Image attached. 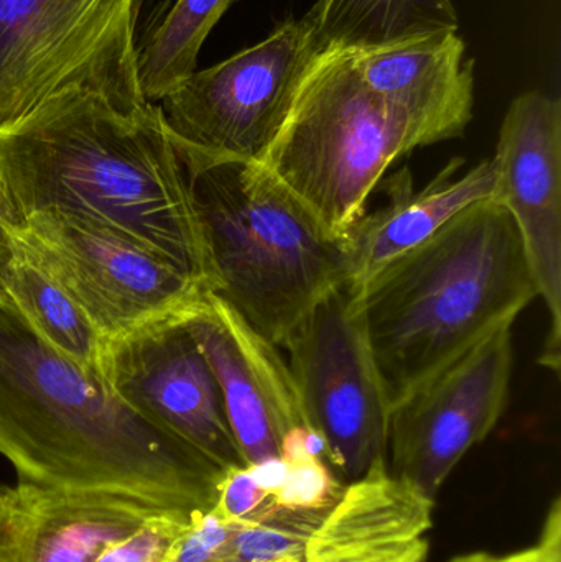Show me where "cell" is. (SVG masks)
<instances>
[{
	"label": "cell",
	"instance_id": "obj_1",
	"mask_svg": "<svg viewBox=\"0 0 561 562\" xmlns=\"http://www.w3.org/2000/svg\"><path fill=\"white\" fill-rule=\"evenodd\" d=\"M35 214L114 234L207 290L187 178L157 104L125 112L75 89L2 128L0 224Z\"/></svg>",
	"mask_w": 561,
	"mask_h": 562
},
{
	"label": "cell",
	"instance_id": "obj_2",
	"mask_svg": "<svg viewBox=\"0 0 561 562\" xmlns=\"http://www.w3.org/2000/svg\"><path fill=\"white\" fill-rule=\"evenodd\" d=\"M0 454L19 481L197 515L224 472L53 349L0 288Z\"/></svg>",
	"mask_w": 561,
	"mask_h": 562
},
{
	"label": "cell",
	"instance_id": "obj_3",
	"mask_svg": "<svg viewBox=\"0 0 561 562\" xmlns=\"http://www.w3.org/2000/svg\"><path fill=\"white\" fill-rule=\"evenodd\" d=\"M351 291L391 406L540 296L519 231L493 200Z\"/></svg>",
	"mask_w": 561,
	"mask_h": 562
},
{
	"label": "cell",
	"instance_id": "obj_4",
	"mask_svg": "<svg viewBox=\"0 0 561 562\" xmlns=\"http://www.w3.org/2000/svg\"><path fill=\"white\" fill-rule=\"evenodd\" d=\"M175 148L206 254L207 290L282 347L326 294L349 284L348 239L266 165Z\"/></svg>",
	"mask_w": 561,
	"mask_h": 562
},
{
	"label": "cell",
	"instance_id": "obj_5",
	"mask_svg": "<svg viewBox=\"0 0 561 562\" xmlns=\"http://www.w3.org/2000/svg\"><path fill=\"white\" fill-rule=\"evenodd\" d=\"M428 145L420 124L364 85L352 53L325 49L262 165L348 239L388 168Z\"/></svg>",
	"mask_w": 561,
	"mask_h": 562
},
{
	"label": "cell",
	"instance_id": "obj_6",
	"mask_svg": "<svg viewBox=\"0 0 561 562\" xmlns=\"http://www.w3.org/2000/svg\"><path fill=\"white\" fill-rule=\"evenodd\" d=\"M145 0H0V131L66 91L125 112L147 108L138 82Z\"/></svg>",
	"mask_w": 561,
	"mask_h": 562
},
{
	"label": "cell",
	"instance_id": "obj_7",
	"mask_svg": "<svg viewBox=\"0 0 561 562\" xmlns=\"http://www.w3.org/2000/svg\"><path fill=\"white\" fill-rule=\"evenodd\" d=\"M322 52L308 12L194 71L157 104L171 140L211 157L262 164Z\"/></svg>",
	"mask_w": 561,
	"mask_h": 562
},
{
	"label": "cell",
	"instance_id": "obj_8",
	"mask_svg": "<svg viewBox=\"0 0 561 562\" xmlns=\"http://www.w3.org/2000/svg\"><path fill=\"white\" fill-rule=\"evenodd\" d=\"M0 231L3 243L55 281L105 339L191 313L210 293L157 254L88 224L35 214Z\"/></svg>",
	"mask_w": 561,
	"mask_h": 562
},
{
	"label": "cell",
	"instance_id": "obj_9",
	"mask_svg": "<svg viewBox=\"0 0 561 562\" xmlns=\"http://www.w3.org/2000/svg\"><path fill=\"white\" fill-rule=\"evenodd\" d=\"M282 349L306 422L341 477L356 481L385 461L391 403L349 284L326 294Z\"/></svg>",
	"mask_w": 561,
	"mask_h": 562
},
{
	"label": "cell",
	"instance_id": "obj_10",
	"mask_svg": "<svg viewBox=\"0 0 561 562\" xmlns=\"http://www.w3.org/2000/svg\"><path fill=\"white\" fill-rule=\"evenodd\" d=\"M513 359V326H504L395 402L389 471L435 501L464 454L503 416Z\"/></svg>",
	"mask_w": 561,
	"mask_h": 562
},
{
	"label": "cell",
	"instance_id": "obj_11",
	"mask_svg": "<svg viewBox=\"0 0 561 562\" xmlns=\"http://www.w3.org/2000/svg\"><path fill=\"white\" fill-rule=\"evenodd\" d=\"M188 314L105 339L102 375L127 405L226 474L247 462L231 429L220 382L188 327Z\"/></svg>",
	"mask_w": 561,
	"mask_h": 562
},
{
	"label": "cell",
	"instance_id": "obj_12",
	"mask_svg": "<svg viewBox=\"0 0 561 562\" xmlns=\"http://www.w3.org/2000/svg\"><path fill=\"white\" fill-rule=\"evenodd\" d=\"M494 203L513 217L550 314L540 363L559 375L561 346V101L539 91L510 102L493 160Z\"/></svg>",
	"mask_w": 561,
	"mask_h": 562
},
{
	"label": "cell",
	"instance_id": "obj_13",
	"mask_svg": "<svg viewBox=\"0 0 561 562\" xmlns=\"http://www.w3.org/2000/svg\"><path fill=\"white\" fill-rule=\"evenodd\" d=\"M187 324L220 382L227 419L247 465L280 459L290 431L310 428L280 347L206 293Z\"/></svg>",
	"mask_w": 561,
	"mask_h": 562
},
{
	"label": "cell",
	"instance_id": "obj_14",
	"mask_svg": "<svg viewBox=\"0 0 561 562\" xmlns=\"http://www.w3.org/2000/svg\"><path fill=\"white\" fill-rule=\"evenodd\" d=\"M164 512L122 495L0 484V562H96Z\"/></svg>",
	"mask_w": 561,
	"mask_h": 562
},
{
	"label": "cell",
	"instance_id": "obj_15",
	"mask_svg": "<svg viewBox=\"0 0 561 562\" xmlns=\"http://www.w3.org/2000/svg\"><path fill=\"white\" fill-rule=\"evenodd\" d=\"M435 501L379 461L343 488L300 562H425Z\"/></svg>",
	"mask_w": 561,
	"mask_h": 562
},
{
	"label": "cell",
	"instance_id": "obj_16",
	"mask_svg": "<svg viewBox=\"0 0 561 562\" xmlns=\"http://www.w3.org/2000/svg\"><path fill=\"white\" fill-rule=\"evenodd\" d=\"M458 32H441L394 48L352 53L364 85L397 105L434 144L463 137L473 119L474 59Z\"/></svg>",
	"mask_w": 561,
	"mask_h": 562
},
{
	"label": "cell",
	"instance_id": "obj_17",
	"mask_svg": "<svg viewBox=\"0 0 561 562\" xmlns=\"http://www.w3.org/2000/svg\"><path fill=\"white\" fill-rule=\"evenodd\" d=\"M463 164V158H455L418 191L412 188L408 170L395 175L389 203L364 214L348 233L349 286H361L382 267L434 236L451 217L493 198L491 160L480 161L458 177Z\"/></svg>",
	"mask_w": 561,
	"mask_h": 562
},
{
	"label": "cell",
	"instance_id": "obj_18",
	"mask_svg": "<svg viewBox=\"0 0 561 562\" xmlns=\"http://www.w3.org/2000/svg\"><path fill=\"white\" fill-rule=\"evenodd\" d=\"M310 13L323 52H379L460 29L451 0H318Z\"/></svg>",
	"mask_w": 561,
	"mask_h": 562
},
{
	"label": "cell",
	"instance_id": "obj_19",
	"mask_svg": "<svg viewBox=\"0 0 561 562\" xmlns=\"http://www.w3.org/2000/svg\"><path fill=\"white\" fill-rule=\"evenodd\" d=\"M0 288L53 349L104 376L105 337L55 281L5 243L0 249Z\"/></svg>",
	"mask_w": 561,
	"mask_h": 562
},
{
	"label": "cell",
	"instance_id": "obj_20",
	"mask_svg": "<svg viewBox=\"0 0 561 562\" xmlns=\"http://www.w3.org/2000/svg\"><path fill=\"white\" fill-rule=\"evenodd\" d=\"M236 0H177L138 49V82L152 104L197 71L207 35Z\"/></svg>",
	"mask_w": 561,
	"mask_h": 562
},
{
	"label": "cell",
	"instance_id": "obj_21",
	"mask_svg": "<svg viewBox=\"0 0 561 562\" xmlns=\"http://www.w3.org/2000/svg\"><path fill=\"white\" fill-rule=\"evenodd\" d=\"M287 464L282 484L269 494L273 507L300 515L323 517L338 502L343 488L323 458L283 461Z\"/></svg>",
	"mask_w": 561,
	"mask_h": 562
},
{
	"label": "cell",
	"instance_id": "obj_22",
	"mask_svg": "<svg viewBox=\"0 0 561 562\" xmlns=\"http://www.w3.org/2000/svg\"><path fill=\"white\" fill-rule=\"evenodd\" d=\"M194 515L164 512L131 537L112 544L96 562H171Z\"/></svg>",
	"mask_w": 561,
	"mask_h": 562
},
{
	"label": "cell",
	"instance_id": "obj_23",
	"mask_svg": "<svg viewBox=\"0 0 561 562\" xmlns=\"http://www.w3.org/2000/svg\"><path fill=\"white\" fill-rule=\"evenodd\" d=\"M246 520H229L214 508L197 514L171 562H224L231 541Z\"/></svg>",
	"mask_w": 561,
	"mask_h": 562
},
{
	"label": "cell",
	"instance_id": "obj_24",
	"mask_svg": "<svg viewBox=\"0 0 561 562\" xmlns=\"http://www.w3.org/2000/svg\"><path fill=\"white\" fill-rule=\"evenodd\" d=\"M267 502L269 494L256 484L249 468H237L231 469L221 479L213 508L229 520H253Z\"/></svg>",
	"mask_w": 561,
	"mask_h": 562
},
{
	"label": "cell",
	"instance_id": "obj_25",
	"mask_svg": "<svg viewBox=\"0 0 561 562\" xmlns=\"http://www.w3.org/2000/svg\"><path fill=\"white\" fill-rule=\"evenodd\" d=\"M561 547V504L560 498L553 502L547 514L546 524H543L542 533L539 541L532 547L524 550L514 551V553L493 554L478 553L461 554L453 558L450 562H547L553 550Z\"/></svg>",
	"mask_w": 561,
	"mask_h": 562
},
{
	"label": "cell",
	"instance_id": "obj_26",
	"mask_svg": "<svg viewBox=\"0 0 561 562\" xmlns=\"http://www.w3.org/2000/svg\"><path fill=\"white\" fill-rule=\"evenodd\" d=\"M547 562H561V548H557V550L550 554L549 561Z\"/></svg>",
	"mask_w": 561,
	"mask_h": 562
},
{
	"label": "cell",
	"instance_id": "obj_27",
	"mask_svg": "<svg viewBox=\"0 0 561 562\" xmlns=\"http://www.w3.org/2000/svg\"><path fill=\"white\" fill-rule=\"evenodd\" d=\"M270 562H300L299 558H283V560L270 561Z\"/></svg>",
	"mask_w": 561,
	"mask_h": 562
},
{
	"label": "cell",
	"instance_id": "obj_28",
	"mask_svg": "<svg viewBox=\"0 0 561 562\" xmlns=\"http://www.w3.org/2000/svg\"><path fill=\"white\" fill-rule=\"evenodd\" d=\"M3 239H2V231H0V249H2Z\"/></svg>",
	"mask_w": 561,
	"mask_h": 562
}]
</instances>
